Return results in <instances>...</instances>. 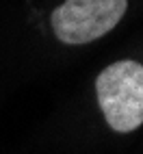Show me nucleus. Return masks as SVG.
Masks as SVG:
<instances>
[{"label": "nucleus", "instance_id": "f257e3e1", "mask_svg": "<svg viewBox=\"0 0 143 154\" xmlns=\"http://www.w3.org/2000/svg\"><path fill=\"white\" fill-rule=\"evenodd\" d=\"M96 96L111 130H137L143 124V65L130 59L111 63L96 78Z\"/></svg>", "mask_w": 143, "mask_h": 154}, {"label": "nucleus", "instance_id": "f03ea898", "mask_svg": "<svg viewBox=\"0 0 143 154\" xmlns=\"http://www.w3.org/2000/svg\"><path fill=\"white\" fill-rule=\"evenodd\" d=\"M128 0H65L50 22L52 33L65 46H83L111 33L126 15Z\"/></svg>", "mask_w": 143, "mask_h": 154}]
</instances>
